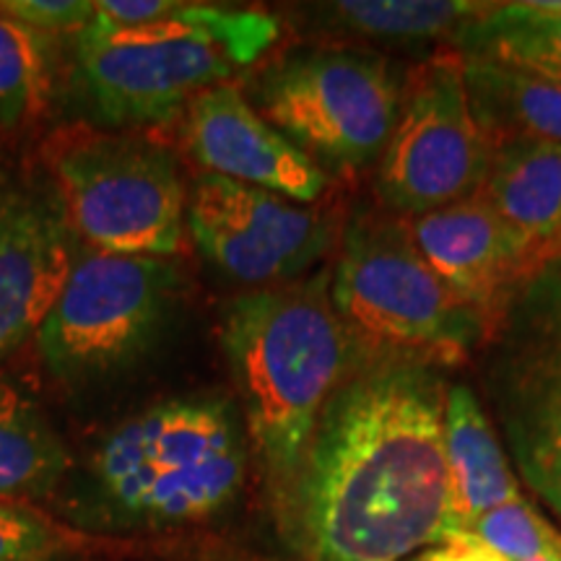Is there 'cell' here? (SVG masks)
<instances>
[{
	"mask_svg": "<svg viewBox=\"0 0 561 561\" xmlns=\"http://www.w3.org/2000/svg\"><path fill=\"white\" fill-rule=\"evenodd\" d=\"M0 11L53 37L58 32L81 34L87 30L94 16V3L89 0H0Z\"/></svg>",
	"mask_w": 561,
	"mask_h": 561,
	"instance_id": "obj_24",
	"label": "cell"
},
{
	"mask_svg": "<svg viewBox=\"0 0 561 561\" xmlns=\"http://www.w3.org/2000/svg\"><path fill=\"white\" fill-rule=\"evenodd\" d=\"M331 278L333 265H322L289 284L237 294L221 312V346L278 517L322 411L356 359L335 314Z\"/></svg>",
	"mask_w": 561,
	"mask_h": 561,
	"instance_id": "obj_2",
	"label": "cell"
},
{
	"mask_svg": "<svg viewBox=\"0 0 561 561\" xmlns=\"http://www.w3.org/2000/svg\"><path fill=\"white\" fill-rule=\"evenodd\" d=\"M70 468L66 442L24 390L0 382V502L39 500Z\"/></svg>",
	"mask_w": 561,
	"mask_h": 561,
	"instance_id": "obj_18",
	"label": "cell"
},
{
	"mask_svg": "<svg viewBox=\"0 0 561 561\" xmlns=\"http://www.w3.org/2000/svg\"><path fill=\"white\" fill-rule=\"evenodd\" d=\"M73 231L112 255L170 257L185 234L187 195L174 157L151 140L81 133L53 157Z\"/></svg>",
	"mask_w": 561,
	"mask_h": 561,
	"instance_id": "obj_7",
	"label": "cell"
},
{
	"mask_svg": "<svg viewBox=\"0 0 561 561\" xmlns=\"http://www.w3.org/2000/svg\"><path fill=\"white\" fill-rule=\"evenodd\" d=\"M491 146L473 121L462 55L439 50L405 73L401 112L377 167L382 208L401 219L481 193Z\"/></svg>",
	"mask_w": 561,
	"mask_h": 561,
	"instance_id": "obj_9",
	"label": "cell"
},
{
	"mask_svg": "<svg viewBox=\"0 0 561 561\" xmlns=\"http://www.w3.org/2000/svg\"><path fill=\"white\" fill-rule=\"evenodd\" d=\"M187 146L206 174L261 187L294 203H314L328 187V174L231 83L201 91L187 104Z\"/></svg>",
	"mask_w": 561,
	"mask_h": 561,
	"instance_id": "obj_13",
	"label": "cell"
},
{
	"mask_svg": "<svg viewBox=\"0 0 561 561\" xmlns=\"http://www.w3.org/2000/svg\"><path fill=\"white\" fill-rule=\"evenodd\" d=\"M178 273L164 257L76 252L58 301L42 322V359L68 382L121 371L164 325Z\"/></svg>",
	"mask_w": 561,
	"mask_h": 561,
	"instance_id": "obj_8",
	"label": "cell"
},
{
	"mask_svg": "<svg viewBox=\"0 0 561 561\" xmlns=\"http://www.w3.org/2000/svg\"><path fill=\"white\" fill-rule=\"evenodd\" d=\"M405 221L421 257L455 297L481 314L491 339L528 280L520 252L494 208L476 193Z\"/></svg>",
	"mask_w": 561,
	"mask_h": 561,
	"instance_id": "obj_14",
	"label": "cell"
},
{
	"mask_svg": "<svg viewBox=\"0 0 561 561\" xmlns=\"http://www.w3.org/2000/svg\"><path fill=\"white\" fill-rule=\"evenodd\" d=\"M278 32L273 13L180 3L140 30L76 34V73L102 123L144 128L172 121L201 91L229 83L271 50Z\"/></svg>",
	"mask_w": 561,
	"mask_h": 561,
	"instance_id": "obj_4",
	"label": "cell"
},
{
	"mask_svg": "<svg viewBox=\"0 0 561 561\" xmlns=\"http://www.w3.org/2000/svg\"><path fill=\"white\" fill-rule=\"evenodd\" d=\"M244 442L221 398H174L123 421L89 460L94 515L123 528L214 517L244 483Z\"/></svg>",
	"mask_w": 561,
	"mask_h": 561,
	"instance_id": "obj_3",
	"label": "cell"
},
{
	"mask_svg": "<svg viewBox=\"0 0 561 561\" xmlns=\"http://www.w3.org/2000/svg\"><path fill=\"white\" fill-rule=\"evenodd\" d=\"M73 227L60 195L0 185V359L39 333L73 265Z\"/></svg>",
	"mask_w": 561,
	"mask_h": 561,
	"instance_id": "obj_12",
	"label": "cell"
},
{
	"mask_svg": "<svg viewBox=\"0 0 561 561\" xmlns=\"http://www.w3.org/2000/svg\"><path fill=\"white\" fill-rule=\"evenodd\" d=\"M473 121L491 151L510 144H561V87L517 66L462 58Z\"/></svg>",
	"mask_w": 561,
	"mask_h": 561,
	"instance_id": "obj_17",
	"label": "cell"
},
{
	"mask_svg": "<svg viewBox=\"0 0 561 561\" xmlns=\"http://www.w3.org/2000/svg\"><path fill=\"white\" fill-rule=\"evenodd\" d=\"M66 551L68 538L58 525L0 502V561H60Z\"/></svg>",
	"mask_w": 561,
	"mask_h": 561,
	"instance_id": "obj_23",
	"label": "cell"
},
{
	"mask_svg": "<svg viewBox=\"0 0 561 561\" xmlns=\"http://www.w3.org/2000/svg\"><path fill=\"white\" fill-rule=\"evenodd\" d=\"M409 561H507V559L496 557L494 551L483 549L481 543L460 536V533H453V536L442 538L437 546H430V549L419 551L416 557H411Z\"/></svg>",
	"mask_w": 561,
	"mask_h": 561,
	"instance_id": "obj_25",
	"label": "cell"
},
{
	"mask_svg": "<svg viewBox=\"0 0 561 561\" xmlns=\"http://www.w3.org/2000/svg\"><path fill=\"white\" fill-rule=\"evenodd\" d=\"M494 3L473 0H341L320 5L335 30L375 42H426L460 34Z\"/></svg>",
	"mask_w": 561,
	"mask_h": 561,
	"instance_id": "obj_20",
	"label": "cell"
},
{
	"mask_svg": "<svg viewBox=\"0 0 561 561\" xmlns=\"http://www.w3.org/2000/svg\"><path fill=\"white\" fill-rule=\"evenodd\" d=\"M331 297L356 356L367 359L401 356L453 367L489 341L481 314L442 284L409 221L388 210L348 221Z\"/></svg>",
	"mask_w": 561,
	"mask_h": 561,
	"instance_id": "obj_5",
	"label": "cell"
},
{
	"mask_svg": "<svg viewBox=\"0 0 561 561\" xmlns=\"http://www.w3.org/2000/svg\"><path fill=\"white\" fill-rule=\"evenodd\" d=\"M453 42L462 58L510 62L561 87V11L541 0L494 3Z\"/></svg>",
	"mask_w": 561,
	"mask_h": 561,
	"instance_id": "obj_19",
	"label": "cell"
},
{
	"mask_svg": "<svg viewBox=\"0 0 561 561\" xmlns=\"http://www.w3.org/2000/svg\"><path fill=\"white\" fill-rule=\"evenodd\" d=\"M55 39L0 11V128H19L50 100Z\"/></svg>",
	"mask_w": 561,
	"mask_h": 561,
	"instance_id": "obj_21",
	"label": "cell"
},
{
	"mask_svg": "<svg viewBox=\"0 0 561 561\" xmlns=\"http://www.w3.org/2000/svg\"><path fill=\"white\" fill-rule=\"evenodd\" d=\"M437 364L356 356L322 411L280 525L307 561H409L447 528Z\"/></svg>",
	"mask_w": 561,
	"mask_h": 561,
	"instance_id": "obj_1",
	"label": "cell"
},
{
	"mask_svg": "<svg viewBox=\"0 0 561 561\" xmlns=\"http://www.w3.org/2000/svg\"><path fill=\"white\" fill-rule=\"evenodd\" d=\"M185 229L208 263L255 289L305 278L335 242L322 210L219 174L195 180Z\"/></svg>",
	"mask_w": 561,
	"mask_h": 561,
	"instance_id": "obj_11",
	"label": "cell"
},
{
	"mask_svg": "<svg viewBox=\"0 0 561 561\" xmlns=\"http://www.w3.org/2000/svg\"><path fill=\"white\" fill-rule=\"evenodd\" d=\"M486 388L523 479L561 517V265L530 276L491 333Z\"/></svg>",
	"mask_w": 561,
	"mask_h": 561,
	"instance_id": "obj_10",
	"label": "cell"
},
{
	"mask_svg": "<svg viewBox=\"0 0 561 561\" xmlns=\"http://www.w3.org/2000/svg\"><path fill=\"white\" fill-rule=\"evenodd\" d=\"M447 458V533H455L483 512L520 500V483L512 473L494 426L468 385L447 390L445 409ZM442 536V538H445Z\"/></svg>",
	"mask_w": 561,
	"mask_h": 561,
	"instance_id": "obj_15",
	"label": "cell"
},
{
	"mask_svg": "<svg viewBox=\"0 0 561 561\" xmlns=\"http://www.w3.org/2000/svg\"><path fill=\"white\" fill-rule=\"evenodd\" d=\"M405 76L388 55L310 47L278 58L255 83L257 112L322 172H362L380 159L401 112Z\"/></svg>",
	"mask_w": 561,
	"mask_h": 561,
	"instance_id": "obj_6",
	"label": "cell"
},
{
	"mask_svg": "<svg viewBox=\"0 0 561 561\" xmlns=\"http://www.w3.org/2000/svg\"><path fill=\"white\" fill-rule=\"evenodd\" d=\"M455 533L471 538L507 561H528L538 557L561 559V536L557 528H551L546 517L538 515L523 496L483 512L481 517Z\"/></svg>",
	"mask_w": 561,
	"mask_h": 561,
	"instance_id": "obj_22",
	"label": "cell"
},
{
	"mask_svg": "<svg viewBox=\"0 0 561 561\" xmlns=\"http://www.w3.org/2000/svg\"><path fill=\"white\" fill-rule=\"evenodd\" d=\"M559 261H561V229H559V234L553 237V240L541 250V255H538L536 268L541 271V268H546V265L559 263Z\"/></svg>",
	"mask_w": 561,
	"mask_h": 561,
	"instance_id": "obj_26",
	"label": "cell"
},
{
	"mask_svg": "<svg viewBox=\"0 0 561 561\" xmlns=\"http://www.w3.org/2000/svg\"><path fill=\"white\" fill-rule=\"evenodd\" d=\"M481 195L536 276L538 255L561 229V144H510L491 153Z\"/></svg>",
	"mask_w": 561,
	"mask_h": 561,
	"instance_id": "obj_16",
	"label": "cell"
}]
</instances>
